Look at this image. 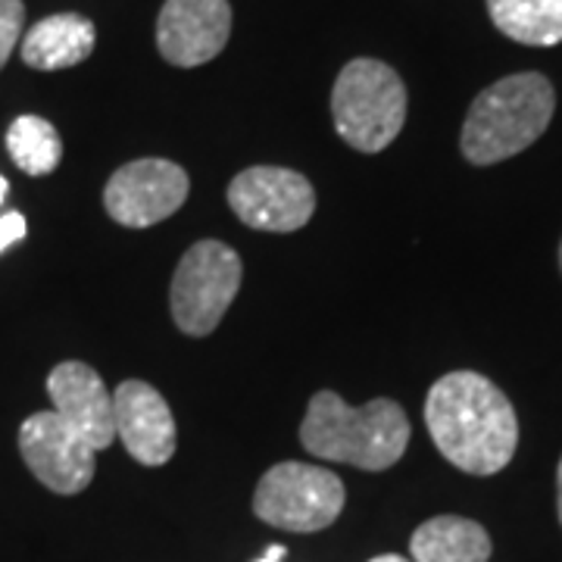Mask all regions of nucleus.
<instances>
[{
	"label": "nucleus",
	"instance_id": "16",
	"mask_svg": "<svg viewBox=\"0 0 562 562\" xmlns=\"http://www.w3.org/2000/svg\"><path fill=\"white\" fill-rule=\"evenodd\" d=\"M7 150L29 176H50L63 160L60 132L41 116H20L7 128Z\"/></svg>",
	"mask_w": 562,
	"mask_h": 562
},
{
	"label": "nucleus",
	"instance_id": "10",
	"mask_svg": "<svg viewBox=\"0 0 562 562\" xmlns=\"http://www.w3.org/2000/svg\"><path fill=\"white\" fill-rule=\"evenodd\" d=\"M232 35L228 0H166L157 16V50L166 63L194 69L216 60Z\"/></svg>",
	"mask_w": 562,
	"mask_h": 562
},
{
	"label": "nucleus",
	"instance_id": "22",
	"mask_svg": "<svg viewBox=\"0 0 562 562\" xmlns=\"http://www.w3.org/2000/svg\"><path fill=\"white\" fill-rule=\"evenodd\" d=\"M7 194H10V181L0 176V203L7 201Z\"/></svg>",
	"mask_w": 562,
	"mask_h": 562
},
{
	"label": "nucleus",
	"instance_id": "2",
	"mask_svg": "<svg viewBox=\"0 0 562 562\" xmlns=\"http://www.w3.org/2000/svg\"><path fill=\"white\" fill-rule=\"evenodd\" d=\"M301 441L319 460L384 472L401 462L409 447V419L391 397L347 406L335 391H319L306 406Z\"/></svg>",
	"mask_w": 562,
	"mask_h": 562
},
{
	"label": "nucleus",
	"instance_id": "15",
	"mask_svg": "<svg viewBox=\"0 0 562 562\" xmlns=\"http://www.w3.org/2000/svg\"><path fill=\"white\" fill-rule=\"evenodd\" d=\"M487 13L506 38L528 47L562 41V0H487Z\"/></svg>",
	"mask_w": 562,
	"mask_h": 562
},
{
	"label": "nucleus",
	"instance_id": "3",
	"mask_svg": "<svg viewBox=\"0 0 562 562\" xmlns=\"http://www.w3.org/2000/svg\"><path fill=\"white\" fill-rule=\"evenodd\" d=\"M557 110V91L541 72H516L484 88L462 122V157L494 166L528 150L547 132Z\"/></svg>",
	"mask_w": 562,
	"mask_h": 562
},
{
	"label": "nucleus",
	"instance_id": "21",
	"mask_svg": "<svg viewBox=\"0 0 562 562\" xmlns=\"http://www.w3.org/2000/svg\"><path fill=\"white\" fill-rule=\"evenodd\" d=\"M369 562H409L406 557H397V553H382V557H372Z\"/></svg>",
	"mask_w": 562,
	"mask_h": 562
},
{
	"label": "nucleus",
	"instance_id": "9",
	"mask_svg": "<svg viewBox=\"0 0 562 562\" xmlns=\"http://www.w3.org/2000/svg\"><path fill=\"white\" fill-rule=\"evenodd\" d=\"M20 453L32 475L54 494L72 497L94 482L98 450L50 409L22 422Z\"/></svg>",
	"mask_w": 562,
	"mask_h": 562
},
{
	"label": "nucleus",
	"instance_id": "20",
	"mask_svg": "<svg viewBox=\"0 0 562 562\" xmlns=\"http://www.w3.org/2000/svg\"><path fill=\"white\" fill-rule=\"evenodd\" d=\"M557 509H560V522H562V460H560V472H557Z\"/></svg>",
	"mask_w": 562,
	"mask_h": 562
},
{
	"label": "nucleus",
	"instance_id": "1",
	"mask_svg": "<svg viewBox=\"0 0 562 562\" xmlns=\"http://www.w3.org/2000/svg\"><path fill=\"white\" fill-rule=\"evenodd\" d=\"M425 425L447 462L469 475H497L519 447L509 397L479 372H447L425 397Z\"/></svg>",
	"mask_w": 562,
	"mask_h": 562
},
{
	"label": "nucleus",
	"instance_id": "5",
	"mask_svg": "<svg viewBox=\"0 0 562 562\" xmlns=\"http://www.w3.org/2000/svg\"><path fill=\"white\" fill-rule=\"evenodd\" d=\"M241 257L222 241H198L176 266L169 306L184 335L203 338L220 328L241 288Z\"/></svg>",
	"mask_w": 562,
	"mask_h": 562
},
{
	"label": "nucleus",
	"instance_id": "17",
	"mask_svg": "<svg viewBox=\"0 0 562 562\" xmlns=\"http://www.w3.org/2000/svg\"><path fill=\"white\" fill-rule=\"evenodd\" d=\"M22 25H25V3L0 0V69L7 66L13 47L22 41Z\"/></svg>",
	"mask_w": 562,
	"mask_h": 562
},
{
	"label": "nucleus",
	"instance_id": "18",
	"mask_svg": "<svg viewBox=\"0 0 562 562\" xmlns=\"http://www.w3.org/2000/svg\"><path fill=\"white\" fill-rule=\"evenodd\" d=\"M25 238V216L22 213H7V216H0V254L7 250V247H13L16 241Z\"/></svg>",
	"mask_w": 562,
	"mask_h": 562
},
{
	"label": "nucleus",
	"instance_id": "14",
	"mask_svg": "<svg viewBox=\"0 0 562 562\" xmlns=\"http://www.w3.org/2000/svg\"><path fill=\"white\" fill-rule=\"evenodd\" d=\"M409 550L416 562H487L491 535L472 519L435 516L413 531Z\"/></svg>",
	"mask_w": 562,
	"mask_h": 562
},
{
	"label": "nucleus",
	"instance_id": "13",
	"mask_svg": "<svg viewBox=\"0 0 562 562\" xmlns=\"http://www.w3.org/2000/svg\"><path fill=\"white\" fill-rule=\"evenodd\" d=\"M94 22L85 20L79 13H57L35 22L20 41V54L25 66L54 72L79 66L94 54Z\"/></svg>",
	"mask_w": 562,
	"mask_h": 562
},
{
	"label": "nucleus",
	"instance_id": "23",
	"mask_svg": "<svg viewBox=\"0 0 562 562\" xmlns=\"http://www.w3.org/2000/svg\"><path fill=\"white\" fill-rule=\"evenodd\" d=\"M560 269H562V244H560Z\"/></svg>",
	"mask_w": 562,
	"mask_h": 562
},
{
	"label": "nucleus",
	"instance_id": "6",
	"mask_svg": "<svg viewBox=\"0 0 562 562\" xmlns=\"http://www.w3.org/2000/svg\"><path fill=\"white\" fill-rule=\"evenodd\" d=\"M254 513L266 525L313 535L338 522L344 513V482L322 465L279 462L257 484Z\"/></svg>",
	"mask_w": 562,
	"mask_h": 562
},
{
	"label": "nucleus",
	"instance_id": "12",
	"mask_svg": "<svg viewBox=\"0 0 562 562\" xmlns=\"http://www.w3.org/2000/svg\"><path fill=\"white\" fill-rule=\"evenodd\" d=\"M47 394L54 401V413L69 428H76L94 450L113 443L116 438L113 394L88 362L69 360L54 366V372L47 375Z\"/></svg>",
	"mask_w": 562,
	"mask_h": 562
},
{
	"label": "nucleus",
	"instance_id": "4",
	"mask_svg": "<svg viewBox=\"0 0 562 562\" xmlns=\"http://www.w3.org/2000/svg\"><path fill=\"white\" fill-rule=\"evenodd\" d=\"M335 132L360 154H379L406 122V85L382 60H350L331 91Z\"/></svg>",
	"mask_w": 562,
	"mask_h": 562
},
{
	"label": "nucleus",
	"instance_id": "11",
	"mask_svg": "<svg viewBox=\"0 0 562 562\" xmlns=\"http://www.w3.org/2000/svg\"><path fill=\"white\" fill-rule=\"evenodd\" d=\"M116 438L125 443L128 457L140 465H166L176 457L179 428L169 403L154 384L128 379L113 394Z\"/></svg>",
	"mask_w": 562,
	"mask_h": 562
},
{
	"label": "nucleus",
	"instance_id": "19",
	"mask_svg": "<svg viewBox=\"0 0 562 562\" xmlns=\"http://www.w3.org/2000/svg\"><path fill=\"white\" fill-rule=\"evenodd\" d=\"M281 560H284V547H281V543H272V547H269L257 562H281Z\"/></svg>",
	"mask_w": 562,
	"mask_h": 562
},
{
	"label": "nucleus",
	"instance_id": "7",
	"mask_svg": "<svg viewBox=\"0 0 562 562\" xmlns=\"http://www.w3.org/2000/svg\"><path fill=\"white\" fill-rule=\"evenodd\" d=\"M228 206L257 232H297L316 213V191L294 169L250 166L228 184Z\"/></svg>",
	"mask_w": 562,
	"mask_h": 562
},
{
	"label": "nucleus",
	"instance_id": "8",
	"mask_svg": "<svg viewBox=\"0 0 562 562\" xmlns=\"http://www.w3.org/2000/svg\"><path fill=\"white\" fill-rule=\"evenodd\" d=\"M191 181L179 162L144 157L120 166L103 188V206L125 228H150L179 213Z\"/></svg>",
	"mask_w": 562,
	"mask_h": 562
}]
</instances>
